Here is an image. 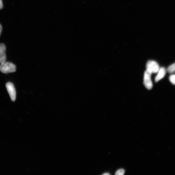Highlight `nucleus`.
<instances>
[{
	"label": "nucleus",
	"instance_id": "obj_11",
	"mask_svg": "<svg viewBox=\"0 0 175 175\" xmlns=\"http://www.w3.org/2000/svg\"><path fill=\"white\" fill-rule=\"evenodd\" d=\"M2 31V27L1 24H0V36H1Z\"/></svg>",
	"mask_w": 175,
	"mask_h": 175
},
{
	"label": "nucleus",
	"instance_id": "obj_7",
	"mask_svg": "<svg viewBox=\"0 0 175 175\" xmlns=\"http://www.w3.org/2000/svg\"><path fill=\"white\" fill-rule=\"evenodd\" d=\"M167 70L170 73H175V63L170 65L168 68Z\"/></svg>",
	"mask_w": 175,
	"mask_h": 175
},
{
	"label": "nucleus",
	"instance_id": "obj_10",
	"mask_svg": "<svg viewBox=\"0 0 175 175\" xmlns=\"http://www.w3.org/2000/svg\"><path fill=\"white\" fill-rule=\"evenodd\" d=\"M3 7L2 0H0V10H1Z\"/></svg>",
	"mask_w": 175,
	"mask_h": 175
},
{
	"label": "nucleus",
	"instance_id": "obj_6",
	"mask_svg": "<svg viewBox=\"0 0 175 175\" xmlns=\"http://www.w3.org/2000/svg\"><path fill=\"white\" fill-rule=\"evenodd\" d=\"M166 72V70L164 68H160L155 77V82H158L163 78L165 76Z\"/></svg>",
	"mask_w": 175,
	"mask_h": 175
},
{
	"label": "nucleus",
	"instance_id": "obj_3",
	"mask_svg": "<svg viewBox=\"0 0 175 175\" xmlns=\"http://www.w3.org/2000/svg\"><path fill=\"white\" fill-rule=\"evenodd\" d=\"M152 73L146 70L145 72L144 76V84L146 88L149 90L152 89L153 87V84L151 80Z\"/></svg>",
	"mask_w": 175,
	"mask_h": 175
},
{
	"label": "nucleus",
	"instance_id": "obj_1",
	"mask_svg": "<svg viewBox=\"0 0 175 175\" xmlns=\"http://www.w3.org/2000/svg\"><path fill=\"white\" fill-rule=\"evenodd\" d=\"M16 66L12 63L5 62L0 65V71L4 74L14 72L16 71Z\"/></svg>",
	"mask_w": 175,
	"mask_h": 175
},
{
	"label": "nucleus",
	"instance_id": "obj_8",
	"mask_svg": "<svg viewBox=\"0 0 175 175\" xmlns=\"http://www.w3.org/2000/svg\"><path fill=\"white\" fill-rule=\"evenodd\" d=\"M169 80L173 85H175V74L171 75L169 77Z\"/></svg>",
	"mask_w": 175,
	"mask_h": 175
},
{
	"label": "nucleus",
	"instance_id": "obj_5",
	"mask_svg": "<svg viewBox=\"0 0 175 175\" xmlns=\"http://www.w3.org/2000/svg\"><path fill=\"white\" fill-rule=\"evenodd\" d=\"M6 47L3 44H0V64L6 61Z\"/></svg>",
	"mask_w": 175,
	"mask_h": 175
},
{
	"label": "nucleus",
	"instance_id": "obj_4",
	"mask_svg": "<svg viewBox=\"0 0 175 175\" xmlns=\"http://www.w3.org/2000/svg\"><path fill=\"white\" fill-rule=\"evenodd\" d=\"M6 87L12 101L14 102L16 99V91L13 83L8 82L6 83Z\"/></svg>",
	"mask_w": 175,
	"mask_h": 175
},
{
	"label": "nucleus",
	"instance_id": "obj_2",
	"mask_svg": "<svg viewBox=\"0 0 175 175\" xmlns=\"http://www.w3.org/2000/svg\"><path fill=\"white\" fill-rule=\"evenodd\" d=\"M147 70L153 73H157L160 68L159 64L155 61H150L146 64Z\"/></svg>",
	"mask_w": 175,
	"mask_h": 175
},
{
	"label": "nucleus",
	"instance_id": "obj_9",
	"mask_svg": "<svg viewBox=\"0 0 175 175\" xmlns=\"http://www.w3.org/2000/svg\"><path fill=\"white\" fill-rule=\"evenodd\" d=\"M125 172L124 170L123 169H121L117 171L115 173L116 175H123Z\"/></svg>",
	"mask_w": 175,
	"mask_h": 175
},
{
	"label": "nucleus",
	"instance_id": "obj_12",
	"mask_svg": "<svg viewBox=\"0 0 175 175\" xmlns=\"http://www.w3.org/2000/svg\"><path fill=\"white\" fill-rule=\"evenodd\" d=\"M103 175H109L110 174L108 173H104L103 174Z\"/></svg>",
	"mask_w": 175,
	"mask_h": 175
}]
</instances>
